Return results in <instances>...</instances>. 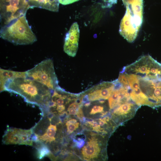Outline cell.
<instances>
[{
	"label": "cell",
	"instance_id": "obj_17",
	"mask_svg": "<svg viewBox=\"0 0 161 161\" xmlns=\"http://www.w3.org/2000/svg\"><path fill=\"white\" fill-rule=\"evenodd\" d=\"M103 112V107L100 106H95L92 109L90 114H93Z\"/></svg>",
	"mask_w": 161,
	"mask_h": 161
},
{
	"label": "cell",
	"instance_id": "obj_15",
	"mask_svg": "<svg viewBox=\"0 0 161 161\" xmlns=\"http://www.w3.org/2000/svg\"><path fill=\"white\" fill-rule=\"evenodd\" d=\"M37 157L40 159H41L45 157L49 156L50 154V151L49 148L44 145L38 146L37 148Z\"/></svg>",
	"mask_w": 161,
	"mask_h": 161
},
{
	"label": "cell",
	"instance_id": "obj_11",
	"mask_svg": "<svg viewBox=\"0 0 161 161\" xmlns=\"http://www.w3.org/2000/svg\"><path fill=\"white\" fill-rule=\"evenodd\" d=\"M0 92L5 90V86L7 82L18 78H26V72H19L1 68L0 69Z\"/></svg>",
	"mask_w": 161,
	"mask_h": 161
},
{
	"label": "cell",
	"instance_id": "obj_18",
	"mask_svg": "<svg viewBox=\"0 0 161 161\" xmlns=\"http://www.w3.org/2000/svg\"><path fill=\"white\" fill-rule=\"evenodd\" d=\"M30 139L32 141L36 143L39 142L40 141L39 136L33 132L32 133L30 136Z\"/></svg>",
	"mask_w": 161,
	"mask_h": 161
},
{
	"label": "cell",
	"instance_id": "obj_21",
	"mask_svg": "<svg viewBox=\"0 0 161 161\" xmlns=\"http://www.w3.org/2000/svg\"><path fill=\"white\" fill-rule=\"evenodd\" d=\"M56 107V110L57 112L61 113L64 112V110L65 109V105H63L61 106H57L56 105L55 108Z\"/></svg>",
	"mask_w": 161,
	"mask_h": 161
},
{
	"label": "cell",
	"instance_id": "obj_19",
	"mask_svg": "<svg viewBox=\"0 0 161 161\" xmlns=\"http://www.w3.org/2000/svg\"><path fill=\"white\" fill-rule=\"evenodd\" d=\"M59 3L63 5H67L72 3L80 0H58Z\"/></svg>",
	"mask_w": 161,
	"mask_h": 161
},
{
	"label": "cell",
	"instance_id": "obj_14",
	"mask_svg": "<svg viewBox=\"0 0 161 161\" xmlns=\"http://www.w3.org/2000/svg\"><path fill=\"white\" fill-rule=\"evenodd\" d=\"M57 128L55 126L50 124L46 132L41 136H39V138L41 141L50 143L55 140Z\"/></svg>",
	"mask_w": 161,
	"mask_h": 161
},
{
	"label": "cell",
	"instance_id": "obj_7",
	"mask_svg": "<svg viewBox=\"0 0 161 161\" xmlns=\"http://www.w3.org/2000/svg\"><path fill=\"white\" fill-rule=\"evenodd\" d=\"M80 31L76 22L73 23L66 33L64 46V52L69 56L74 57L76 55L78 47Z\"/></svg>",
	"mask_w": 161,
	"mask_h": 161
},
{
	"label": "cell",
	"instance_id": "obj_2",
	"mask_svg": "<svg viewBox=\"0 0 161 161\" xmlns=\"http://www.w3.org/2000/svg\"><path fill=\"white\" fill-rule=\"evenodd\" d=\"M0 35L2 38L16 45L31 44L37 40L25 15L1 26Z\"/></svg>",
	"mask_w": 161,
	"mask_h": 161
},
{
	"label": "cell",
	"instance_id": "obj_9",
	"mask_svg": "<svg viewBox=\"0 0 161 161\" xmlns=\"http://www.w3.org/2000/svg\"><path fill=\"white\" fill-rule=\"evenodd\" d=\"M140 107L131 100L115 108L113 113L114 116L118 117L120 124H121L132 118Z\"/></svg>",
	"mask_w": 161,
	"mask_h": 161
},
{
	"label": "cell",
	"instance_id": "obj_6",
	"mask_svg": "<svg viewBox=\"0 0 161 161\" xmlns=\"http://www.w3.org/2000/svg\"><path fill=\"white\" fill-rule=\"evenodd\" d=\"M124 72L150 75L148 77H161V64L149 55L143 56L136 61L124 67Z\"/></svg>",
	"mask_w": 161,
	"mask_h": 161
},
{
	"label": "cell",
	"instance_id": "obj_1",
	"mask_svg": "<svg viewBox=\"0 0 161 161\" xmlns=\"http://www.w3.org/2000/svg\"><path fill=\"white\" fill-rule=\"evenodd\" d=\"M19 95L28 103L41 108L51 98L52 90L44 84L27 78H18L7 83L5 90Z\"/></svg>",
	"mask_w": 161,
	"mask_h": 161
},
{
	"label": "cell",
	"instance_id": "obj_16",
	"mask_svg": "<svg viewBox=\"0 0 161 161\" xmlns=\"http://www.w3.org/2000/svg\"><path fill=\"white\" fill-rule=\"evenodd\" d=\"M66 125L67 128V133L69 134L72 133L78 127L79 123H77L75 124H72L66 123Z\"/></svg>",
	"mask_w": 161,
	"mask_h": 161
},
{
	"label": "cell",
	"instance_id": "obj_4",
	"mask_svg": "<svg viewBox=\"0 0 161 161\" xmlns=\"http://www.w3.org/2000/svg\"><path fill=\"white\" fill-rule=\"evenodd\" d=\"M126 8L120 27L130 32L138 31L142 22L143 0H122Z\"/></svg>",
	"mask_w": 161,
	"mask_h": 161
},
{
	"label": "cell",
	"instance_id": "obj_5",
	"mask_svg": "<svg viewBox=\"0 0 161 161\" xmlns=\"http://www.w3.org/2000/svg\"><path fill=\"white\" fill-rule=\"evenodd\" d=\"M29 8L27 0H0L1 27L26 15Z\"/></svg>",
	"mask_w": 161,
	"mask_h": 161
},
{
	"label": "cell",
	"instance_id": "obj_10",
	"mask_svg": "<svg viewBox=\"0 0 161 161\" xmlns=\"http://www.w3.org/2000/svg\"><path fill=\"white\" fill-rule=\"evenodd\" d=\"M100 148L97 140L92 137L82 148V153L84 159L89 160L97 157Z\"/></svg>",
	"mask_w": 161,
	"mask_h": 161
},
{
	"label": "cell",
	"instance_id": "obj_20",
	"mask_svg": "<svg viewBox=\"0 0 161 161\" xmlns=\"http://www.w3.org/2000/svg\"><path fill=\"white\" fill-rule=\"evenodd\" d=\"M67 111L69 114L73 115H77L78 112L77 111L72 107L69 106L68 108Z\"/></svg>",
	"mask_w": 161,
	"mask_h": 161
},
{
	"label": "cell",
	"instance_id": "obj_24",
	"mask_svg": "<svg viewBox=\"0 0 161 161\" xmlns=\"http://www.w3.org/2000/svg\"><path fill=\"white\" fill-rule=\"evenodd\" d=\"M84 142L83 140H80V142H77V145L78 147L80 148L82 147L84 145Z\"/></svg>",
	"mask_w": 161,
	"mask_h": 161
},
{
	"label": "cell",
	"instance_id": "obj_13",
	"mask_svg": "<svg viewBox=\"0 0 161 161\" xmlns=\"http://www.w3.org/2000/svg\"><path fill=\"white\" fill-rule=\"evenodd\" d=\"M22 129L16 128H8L3 137L5 144L22 145L21 140Z\"/></svg>",
	"mask_w": 161,
	"mask_h": 161
},
{
	"label": "cell",
	"instance_id": "obj_3",
	"mask_svg": "<svg viewBox=\"0 0 161 161\" xmlns=\"http://www.w3.org/2000/svg\"><path fill=\"white\" fill-rule=\"evenodd\" d=\"M26 78L38 81L51 90L59 86L55 74L52 60L46 59L26 71Z\"/></svg>",
	"mask_w": 161,
	"mask_h": 161
},
{
	"label": "cell",
	"instance_id": "obj_12",
	"mask_svg": "<svg viewBox=\"0 0 161 161\" xmlns=\"http://www.w3.org/2000/svg\"><path fill=\"white\" fill-rule=\"evenodd\" d=\"M30 8L38 7L50 11H58L59 2L58 0H27Z\"/></svg>",
	"mask_w": 161,
	"mask_h": 161
},
{
	"label": "cell",
	"instance_id": "obj_23",
	"mask_svg": "<svg viewBox=\"0 0 161 161\" xmlns=\"http://www.w3.org/2000/svg\"><path fill=\"white\" fill-rule=\"evenodd\" d=\"M88 123L92 126L93 128L99 125H98L97 123L95 121H90L88 122Z\"/></svg>",
	"mask_w": 161,
	"mask_h": 161
},
{
	"label": "cell",
	"instance_id": "obj_8",
	"mask_svg": "<svg viewBox=\"0 0 161 161\" xmlns=\"http://www.w3.org/2000/svg\"><path fill=\"white\" fill-rule=\"evenodd\" d=\"M114 88V81L104 82L93 88L88 94L89 100L93 101L109 98Z\"/></svg>",
	"mask_w": 161,
	"mask_h": 161
},
{
	"label": "cell",
	"instance_id": "obj_25",
	"mask_svg": "<svg viewBox=\"0 0 161 161\" xmlns=\"http://www.w3.org/2000/svg\"><path fill=\"white\" fill-rule=\"evenodd\" d=\"M77 120L75 119H72L68 121L66 123H69L75 124L77 122Z\"/></svg>",
	"mask_w": 161,
	"mask_h": 161
},
{
	"label": "cell",
	"instance_id": "obj_26",
	"mask_svg": "<svg viewBox=\"0 0 161 161\" xmlns=\"http://www.w3.org/2000/svg\"><path fill=\"white\" fill-rule=\"evenodd\" d=\"M90 102H87L85 104L84 106L86 107H88L90 105Z\"/></svg>",
	"mask_w": 161,
	"mask_h": 161
},
{
	"label": "cell",
	"instance_id": "obj_22",
	"mask_svg": "<svg viewBox=\"0 0 161 161\" xmlns=\"http://www.w3.org/2000/svg\"><path fill=\"white\" fill-rule=\"evenodd\" d=\"M54 116V112H49L47 114V117L49 121L51 122L52 118Z\"/></svg>",
	"mask_w": 161,
	"mask_h": 161
}]
</instances>
